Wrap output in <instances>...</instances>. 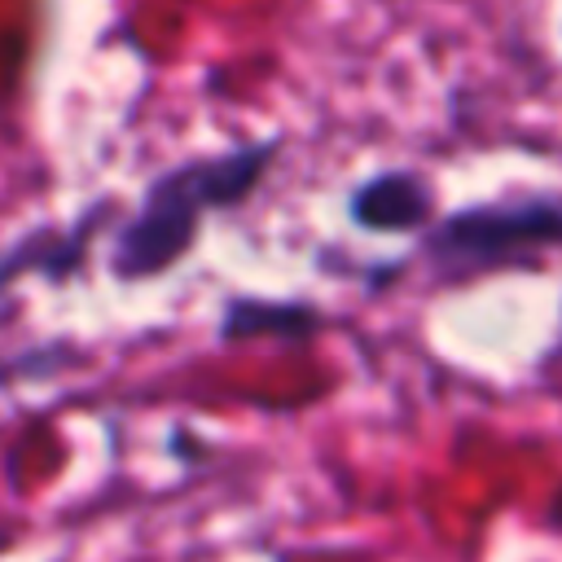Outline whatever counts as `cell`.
<instances>
[{
  "label": "cell",
  "instance_id": "obj_5",
  "mask_svg": "<svg viewBox=\"0 0 562 562\" xmlns=\"http://www.w3.org/2000/svg\"><path fill=\"white\" fill-rule=\"evenodd\" d=\"M435 193L417 171H378L356 184L347 215L364 233H413L430 220Z\"/></svg>",
  "mask_w": 562,
  "mask_h": 562
},
{
  "label": "cell",
  "instance_id": "obj_4",
  "mask_svg": "<svg viewBox=\"0 0 562 562\" xmlns=\"http://www.w3.org/2000/svg\"><path fill=\"white\" fill-rule=\"evenodd\" d=\"M110 215V206H92L75 228H35V233H26L22 241H13V246H4L0 250V290H9L22 272H40L44 281H53V285H66L79 268H83V259H88V241H92V233L101 228V220Z\"/></svg>",
  "mask_w": 562,
  "mask_h": 562
},
{
  "label": "cell",
  "instance_id": "obj_1",
  "mask_svg": "<svg viewBox=\"0 0 562 562\" xmlns=\"http://www.w3.org/2000/svg\"><path fill=\"white\" fill-rule=\"evenodd\" d=\"M277 154V140L241 145L215 158H193L180 167H167L154 176L140 193V206L119 224L110 241V272L114 281H154L167 268H176L206 211H228L255 193L268 162Z\"/></svg>",
  "mask_w": 562,
  "mask_h": 562
},
{
  "label": "cell",
  "instance_id": "obj_3",
  "mask_svg": "<svg viewBox=\"0 0 562 562\" xmlns=\"http://www.w3.org/2000/svg\"><path fill=\"white\" fill-rule=\"evenodd\" d=\"M325 329V312L316 303L303 299H259V294H233L220 312V329L215 338L228 342H285V347H303Z\"/></svg>",
  "mask_w": 562,
  "mask_h": 562
},
{
  "label": "cell",
  "instance_id": "obj_2",
  "mask_svg": "<svg viewBox=\"0 0 562 562\" xmlns=\"http://www.w3.org/2000/svg\"><path fill=\"white\" fill-rule=\"evenodd\" d=\"M562 241V202H509V206H465L448 220H439L426 233V259L443 277L483 272L496 263L518 259L536 246Z\"/></svg>",
  "mask_w": 562,
  "mask_h": 562
}]
</instances>
